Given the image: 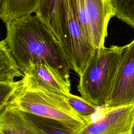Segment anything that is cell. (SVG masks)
<instances>
[{
	"label": "cell",
	"instance_id": "6da1fadb",
	"mask_svg": "<svg viewBox=\"0 0 134 134\" xmlns=\"http://www.w3.org/2000/svg\"><path fill=\"white\" fill-rule=\"evenodd\" d=\"M4 40L24 73L31 64H44L70 77L71 65L60 40L36 15L5 23Z\"/></svg>",
	"mask_w": 134,
	"mask_h": 134
},
{
	"label": "cell",
	"instance_id": "7a4b0ae2",
	"mask_svg": "<svg viewBox=\"0 0 134 134\" xmlns=\"http://www.w3.org/2000/svg\"><path fill=\"white\" fill-rule=\"evenodd\" d=\"M124 46H111L96 49L83 74L77 89L81 96L104 107L114 84Z\"/></svg>",
	"mask_w": 134,
	"mask_h": 134
},
{
	"label": "cell",
	"instance_id": "3957f363",
	"mask_svg": "<svg viewBox=\"0 0 134 134\" xmlns=\"http://www.w3.org/2000/svg\"><path fill=\"white\" fill-rule=\"evenodd\" d=\"M8 104L27 114L57 121L72 133L89 122L76 113L64 95L27 90L22 87L21 82Z\"/></svg>",
	"mask_w": 134,
	"mask_h": 134
},
{
	"label": "cell",
	"instance_id": "277c9868",
	"mask_svg": "<svg viewBox=\"0 0 134 134\" xmlns=\"http://www.w3.org/2000/svg\"><path fill=\"white\" fill-rule=\"evenodd\" d=\"M62 45L71 69L81 76L96 49L80 24L73 0H66Z\"/></svg>",
	"mask_w": 134,
	"mask_h": 134
},
{
	"label": "cell",
	"instance_id": "5b68a950",
	"mask_svg": "<svg viewBox=\"0 0 134 134\" xmlns=\"http://www.w3.org/2000/svg\"><path fill=\"white\" fill-rule=\"evenodd\" d=\"M134 103V39L124 46L111 94L104 107Z\"/></svg>",
	"mask_w": 134,
	"mask_h": 134
},
{
	"label": "cell",
	"instance_id": "8992f818",
	"mask_svg": "<svg viewBox=\"0 0 134 134\" xmlns=\"http://www.w3.org/2000/svg\"><path fill=\"white\" fill-rule=\"evenodd\" d=\"M102 117L91 121L72 134H130L134 121V103L105 108Z\"/></svg>",
	"mask_w": 134,
	"mask_h": 134
},
{
	"label": "cell",
	"instance_id": "52a82bcc",
	"mask_svg": "<svg viewBox=\"0 0 134 134\" xmlns=\"http://www.w3.org/2000/svg\"><path fill=\"white\" fill-rule=\"evenodd\" d=\"M21 86L29 90H41L63 95L70 93V78L44 64H31L24 71Z\"/></svg>",
	"mask_w": 134,
	"mask_h": 134
},
{
	"label": "cell",
	"instance_id": "ba28073f",
	"mask_svg": "<svg viewBox=\"0 0 134 134\" xmlns=\"http://www.w3.org/2000/svg\"><path fill=\"white\" fill-rule=\"evenodd\" d=\"M85 3L92 43L95 49L104 47L109 21L116 15L111 1L85 0Z\"/></svg>",
	"mask_w": 134,
	"mask_h": 134
},
{
	"label": "cell",
	"instance_id": "9c48e42d",
	"mask_svg": "<svg viewBox=\"0 0 134 134\" xmlns=\"http://www.w3.org/2000/svg\"><path fill=\"white\" fill-rule=\"evenodd\" d=\"M0 134H47L29 115L7 104L0 110Z\"/></svg>",
	"mask_w": 134,
	"mask_h": 134
},
{
	"label": "cell",
	"instance_id": "30bf717a",
	"mask_svg": "<svg viewBox=\"0 0 134 134\" xmlns=\"http://www.w3.org/2000/svg\"><path fill=\"white\" fill-rule=\"evenodd\" d=\"M66 0H41L35 12L62 44Z\"/></svg>",
	"mask_w": 134,
	"mask_h": 134
},
{
	"label": "cell",
	"instance_id": "8fae6325",
	"mask_svg": "<svg viewBox=\"0 0 134 134\" xmlns=\"http://www.w3.org/2000/svg\"><path fill=\"white\" fill-rule=\"evenodd\" d=\"M41 0H0V17L5 24L35 13Z\"/></svg>",
	"mask_w": 134,
	"mask_h": 134
},
{
	"label": "cell",
	"instance_id": "7c38bea8",
	"mask_svg": "<svg viewBox=\"0 0 134 134\" xmlns=\"http://www.w3.org/2000/svg\"><path fill=\"white\" fill-rule=\"evenodd\" d=\"M24 73L12 54L4 39L0 42V85L17 83L15 78L23 77Z\"/></svg>",
	"mask_w": 134,
	"mask_h": 134
},
{
	"label": "cell",
	"instance_id": "4fadbf2b",
	"mask_svg": "<svg viewBox=\"0 0 134 134\" xmlns=\"http://www.w3.org/2000/svg\"><path fill=\"white\" fill-rule=\"evenodd\" d=\"M64 95L69 104L79 116L88 122L92 121L91 117L97 113L99 106L82 96L75 95L71 93Z\"/></svg>",
	"mask_w": 134,
	"mask_h": 134
},
{
	"label": "cell",
	"instance_id": "5bb4252c",
	"mask_svg": "<svg viewBox=\"0 0 134 134\" xmlns=\"http://www.w3.org/2000/svg\"><path fill=\"white\" fill-rule=\"evenodd\" d=\"M118 19L134 28V0H110Z\"/></svg>",
	"mask_w": 134,
	"mask_h": 134
},
{
	"label": "cell",
	"instance_id": "9a60e30c",
	"mask_svg": "<svg viewBox=\"0 0 134 134\" xmlns=\"http://www.w3.org/2000/svg\"><path fill=\"white\" fill-rule=\"evenodd\" d=\"M28 115L47 134H72V133L57 121L31 114Z\"/></svg>",
	"mask_w": 134,
	"mask_h": 134
},
{
	"label": "cell",
	"instance_id": "2e32d148",
	"mask_svg": "<svg viewBox=\"0 0 134 134\" xmlns=\"http://www.w3.org/2000/svg\"><path fill=\"white\" fill-rule=\"evenodd\" d=\"M130 134H134V121H133V125H132V129H131Z\"/></svg>",
	"mask_w": 134,
	"mask_h": 134
}]
</instances>
